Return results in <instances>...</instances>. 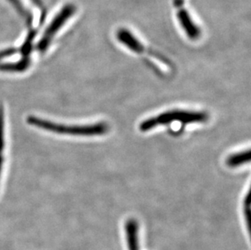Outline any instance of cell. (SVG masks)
<instances>
[{
    "instance_id": "obj_1",
    "label": "cell",
    "mask_w": 251,
    "mask_h": 250,
    "mask_svg": "<svg viewBox=\"0 0 251 250\" xmlns=\"http://www.w3.org/2000/svg\"><path fill=\"white\" fill-rule=\"evenodd\" d=\"M209 115L204 111H188L176 109L165 111L158 116L147 119L140 123L139 130L142 132H147L159 126L172 123H180L181 125L191 124H203L207 122Z\"/></svg>"
},
{
    "instance_id": "obj_2",
    "label": "cell",
    "mask_w": 251,
    "mask_h": 250,
    "mask_svg": "<svg viewBox=\"0 0 251 250\" xmlns=\"http://www.w3.org/2000/svg\"><path fill=\"white\" fill-rule=\"evenodd\" d=\"M27 122L29 125L50 132L59 134L81 136V137H99L107 134L109 131V126L105 122L85 125H64L53 123L50 121L37 118L34 116H28Z\"/></svg>"
},
{
    "instance_id": "obj_3",
    "label": "cell",
    "mask_w": 251,
    "mask_h": 250,
    "mask_svg": "<svg viewBox=\"0 0 251 250\" xmlns=\"http://www.w3.org/2000/svg\"><path fill=\"white\" fill-rule=\"evenodd\" d=\"M178 24L190 40L197 41L201 38V27L194 19L192 14L185 7V0H173Z\"/></svg>"
},
{
    "instance_id": "obj_4",
    "label": "cell",
    "mask_w": 251,
    "mask_h": 250,
    "mask_svg": "<svg viewBox=\"0 0 251 250\" xmlns=\"http://www.w3.org/2000/svg\"><path fill=\"white\" fill-rule=\"evenodd\" d=\"M76 11V7L73 3L65 5L62 8L61 11L53 19L50 25L48 26L43 38L39 41V43L37 46V49H38V51L44 52L48 49V46L50 44L51 39L55 36V33L60 29L62 26L66 23L67 21L69 18H71L74 16Z\"/></svg>"
},
{
    "instance_id": "obj_5",
    "label": "cell",
    "mask_w": 251,
    "mask_h": 250,
    "mask_svg": "<svg viewBox=\"0 0 251 250\" xmlns=\"http://www.w3.org/2000/svg\"><path fill=\"white\" fill-rule=\"evenodd\" d=\"M125 230L128 250H139L138 221L134 219L127 220L125 225Z\"/></svg>"
},
{
    "instance_id": "obj_6",
    "label": "cell",
    "mask_w": 251,
    "mask_h": 250,
    "mask_svg": "<svg viewBox=\"0 0 251 250\" xmlns=\"http://www.w3.org/2000/svg\"><path fill=\"white\" fill-rule=\"evenodd\" d=\"M251 162V150L240 151L230 154L226 159V164L230 168H237L247 165Z\"/></svg>"
},
{
    "instance_id": "obj_7",
    "label": "cell",
    "mask_w": 251,
    "mask_h": 250,
    "mask_svg": "<svg viewBox=\"0 0 251 250\" xmlns=\"http://www.w3.org/2000/svg\"><path fill=\"white\" fill-rule=\"evenodd\" d=\"M30 59L28 57L17 63H7V64H0V71L4 72H23L28 69L30 64Z\"/></svg>"
},
{
    "instance_id": "obj_8",
    "label": "cell",
    "mask_w": 251,
    "mask_h": 250,
    "mask_svg": "<svg viewBox=\"0 0 251 250\" xmlns=\"http://www.w3.org/2000/svg\"><path fill=\"white\" fill-rule=\"evenodd\" d=\"M243 213H244L245 220L247 223V230L250 232L251 230V191L248 192L247 196L245 197L243 201Z\"/></svg>"
},
{
    "instance_id": "obj_9",
    "label": "cell",
    "mask_w": 251,
    "mask_h": 250,
    "mask_svg": "<svg viewBox=\"0 0 251 250\" xmlns=\"http://www.w3.org/2000/svg\"><path fill=\"white\" fill-rule=\"evenodd\" d=\"M36 35L35 30H31L27 36L25 42L24 44L22 46V48L20 49L19 51L22 52V55L24 57H28V54H30L31 50H32V46H33V40Z\"/></svg>"
},
{
    "instance_id": "obj_10",
    "label": "cell",
    "mask_w": 251,
    "mask_h": 250,
    "mask_svg": "<svg viewBox=\"0 0 251 250\" xmlns=\"http://www.w3.org/2000/svg\"><path fill=\"white\" fill-rule=\"evenodd\" d=\"M4 114L3 109L0 107V153L4 148Z\"/></svg>"
},
{
    "instance_id": "obj_11",
    "label": "cell",
    "mask_w": 251,
    "mask_h": 250,
    "mask_svg": "<svg viewBox=\"0 0 251 250\" xmlns=\"http://www.w3.org/2000/svg\"><path fill=\"white\" fill-rule=\"evenodd\" d=\"M18 51H19V50L17 48H8L6 50H2V51H0V59L17 54Z\"/></svg>"
},
{
    "instance_id": "obj_12",
    "label": "cell",
    "mask_w": 251,
    "mask_h": 250,
    "mask_svg": "<svg viewBox=\"0 0 251 250\" xmlns=\"http://www.w3.org/2000/svg\"><path fill=\"white\" fill-rule=\"evenodd\" d=\"M32 1H33V3H34L36 6H38V7H39V9H40L41 12H42V18H41V23H42L43 21V17H45L46 15L45 9H44L43 2H42V0H32Z\"/></svg>"
},
{
    "instance_id": "obj_13",
    "label": "cell",
    "mask_w": 251,
    "mask_h": 250,
    "mask_svg": "<svg viewBox=\"0 0 251 250\" xmlns=\"http://www.w3.org/2000/svg\"><path fill=\"white\" fill-rule=\"evenodd\" d=\"M2 163H3V158L0 154V174H1V171H2Z\"/></svg>"
}]
</instances>
